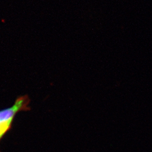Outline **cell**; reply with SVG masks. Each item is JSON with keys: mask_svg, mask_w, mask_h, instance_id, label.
<instances>
[{"mask_svg": "<svg viewBox=\"0 0 152 152\" xmlns=\"http://www.w3.org/2000/svg\"><path fill=\"white\" fill-rule=\"evenodd\" d=\"M31 100L25 95L16 98L14 104L9 108L0 110V142L10 131L16 114L22 111H29Z\"/></svg>", "mask_w": 152, "mask_h": 152, "instance_id": "1", "label": "cell"}]
</instances>
